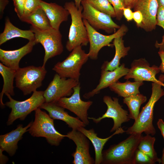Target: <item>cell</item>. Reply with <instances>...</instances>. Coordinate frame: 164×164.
<instances>
[{"instance_id": "6da1fadb", "label": "cell", "mask_w": 164, "mask_h": 164, "mask_svg": "<svg viewBox=\"0 0 164 164\" xmlns=\"http://www.w3.org/2000/svg\"><path fill=\"white\" fill-rule=\"evenodd\" d=\"M143 137L142 134L130 135L127 138L103 151L102 164H135V154Z\"/></svg>"}, {"instance_id": "7a4b0ae2", "label": "cell", "mask_w": 164, "mask_h": 164, "mask_svg": "<svg viewBox=\"0 0 164 164\" xmlns=\"http://www.w3.org/2000/svg\"><path fill=\"white\" fill-rule=\"evenodd\" d=\"M162 85L156 83H152V92L149 101L143 107L133 125L125 131L126 133H134L154 135L156 130L153 124V110L154 105L164 95V91Z\"/></svg>"}, {"instance_id": "3957f363", "label": "cell", "mask_w": 164, "mask_h": 164, "mask_svg": "<svg viewBox=\"0 0 164 164\" xmlns=\"http://www.w3.org/2000/svg\"><path fill=\"white\" fill-rule=\"evenodd\" d=\"M69 12L71 19L68 40L66 47L71 51L76 47L86 46L89 43L88 34L82 16L83 8L81 5L77 7L73 2H66L63 6Z\"/></svg>"}, {"instance_id": "277c9868", "label": "cell", "mask_w": 164, "mask_h": 164, "mask_svg": "<svg viewBox=\"0 0 164 164\" xmlns=\"http://www.w3.org/2000/svg\"><path fill=\"white\" fill-rule=\"evenodd\" d=\"M35 119L28 129L32 136L45 138L51 145L58 146L66 135L61 134L54 127L53 119L38 108L35 111Z\"/></svg>"}, {"instance_id": "5b68a950", "label": "cell", "mask_w": 164, "mask_h": 164, "mask_svg": "<svg viewBox=\"0 0 164 164\" xmlns=\"http://www.w3.org/2000/svg\"><path fill=\"white\" fill-rule=\"evenodd\" d=\"M43 94L44 91L36 90L29 98L22 101L15 100L9 94H5L9 101L7 102L5 105L11 109L7 122V125H12L18 119L24 120L32 111L40 108L45 102Z\"/></svg>"}, {"instance_id": "8992f818", "label": "cell", "mask_w": 164, "mask_h": 164, "mask_svg": "<svg viewBox=\"0 0 164 164\" xmlns=\"http://www.w3.org/2000/svg\"><path fill=\"white\" fill-rule=\"evenodd\" d=\"M31 29L34 34L36 44L40 43L45 50V55L42 66L45 68L48 60L60 55L63 51L62 35L59 30L53 28L45 30L39 29L31 26Z\"/></svg>"}, {"instance_id": "52a82bcc", "label": "cell", "mask_w": 164, "mask_h": 164, "mask_svg": "<svg viewBox=\"0 0 164 164\" xmlns=\"http://www.w3.org/2000/svg\"><path fill=\"white\" fill-rule=\"evenodd\" d=\"M47 72L45 68L42 66L31 65L20 67L15 73L16 87L24 95L29 94L42 86Z\"/></svg>"}, {"instance_id": "ba28073f", "label": "cell", "mask_w": 164, "mask_h": 164, "mask_svg": "<svg viewBox=\"0 0 164 164\" xmlns=\"http://www.w3.org/2000/svg\"><path fill=\"white\" fill-rule=\"evenodd\" d=\"M89 58L88 53L82 49V46H78L73 50L64 60L57 62L52 70L61 77L79 81L80 69Z\"/></svg>"}, {"instance_id": "9c48e42d", "label": "cell", "mask_w": 164, "mask_h": 164, "mask_svg": "<svg viewBox=\"0 0 164 164\" xmlns=\"http://www.w3.org/2000/svg\"><path fill=\"white\" fill-rule=\"evenodd\" d=\"M86 27L90 43V48L88 54L89 58L96 60L100 50L105 46H110V43L115 38L123 36L128 30L127 27L122 24L118 30L109 35L102 34L93 28L85 19H83Z\"/></svg>"}, {"instance_id": "30bf717a", "label": "cell", "mask_w": 164, "mask_h": 164, "mask_svg": "<svg viewBox=\"0 0 164 164\" xmlns=\"http://www.w3.org/2000/svg\"><path fill=\"white\" fill-rule=\"evenodd\" d=\"M81 5L83 19H86L95 30L101 29L110 33L120 28V26L113 21L110 15L95 9L87 0H82Z\"/></svg>"}, {"instance_id": "8fae6325", "label": "cell", "mask_w": 164, "mask_h": 164, "mask_svg": "<svg viewBox=\"0 0 164 164\" xmlns=\"http://www.w3.org/2000/svg\"><path fill=\"white\" fill-rule=\"evenodd\" d=\"M79 83L73 79H67L56 73L44 91L45 102L57 103L61 98L71 96L73 93V87Z\"/></svg>"}, {"instance_id": "7c38bea8", "label": "cell", "mask_w": 164, "mask_h": 164, "mask_svg": "<svg viewBox=\"0 0 164 164\" xmlns=\"http://www.w3.org/2000/svg\"><path fill=\"white\" fill-rule=\"evenodd\" d=\"M160 71L159 67L155 65L151 67L145 59L141 58L134 60L131 65V68L124 79H133L135 81H151L159 84L164 87V83L156 78V75Z\"/></svg>"}, {"instance_id": "4fadbf2b", "label": "cell", "mask_w": 164, "mask_h": 164, "mask_svg": "<svg viewBox=\"0 0 164 164\" xmlns=\"http://www.w3.org/2000/svg\"><path fill=\"white\" fill-rule=\"evenodd\" d=\"M80 89L79 83L73 87V93L70 97H62L57 103L60 106L74 113L87 125L89 124L87 111L93 102L82 100L80 97Z\"/></svg>"}, {"instance_id": "5bb4252c", "label": "cell", "mask_w": 164, "mask_h": 164, "mask_svg": "<svg viewBox=\"0 0 164 164\" xmlns=\"http://www.w3.org/2000/svg\"><path fill=\"white\" fill-rule=\"evenodd\" d=\"M103 101L107 106L106 112L98 118L88 117L89 119L92 120L94 122L97 124L105 118H112L114 125L110 132L115 131L121 127L123 123L129 121L130 119L128 111L122 108L119 103L118 98L113 97L112 99L109 96H105L103 98Z\"/></svg>"}, {"instance_id": "9a60e30c", "label": "cell", "mask_w": 164, "mask_h": 164, "mask_svg": "<svg viewBox=\"0 0 164 164\" xmlns=\"http://www.w3.org/2000/svg\"><path fill=\"white\" fill-rule=\"evenodd\" d=\"M66 137L74 142L76 148L72 154L74 164H93L95 160L89 152V140L82 132L78 130L72 129L66 135Z\"/></svg>"}, {"instance_id": "2e32d148", "label": "cell", "mask_w": 164, "mask_h": 164, "mask_svg": "<svg viewBox=\"0 0 164 164\" xmlns=\"http://www.w3.org/2000/svg\"><path fill=\"white\" fill-rule=\"evenodd\" d=\"M159 6L157 0H138L133 8L142 14L143 20L140 27L146 32L155 29L157 25L156 17Z\"/></svg>"}, {"instance_id": "e0dca14e", "label": "cell", "mask_w": 164, "mask_h": 164, "mask_svg": "<svg viewBox=\"0 0 164 164\" xmlns=\"http://www.w3.org/2000/svg\"><path fill=\"white\" fill-rule=\"evenodd\" d=\"M129 71V68L125 67L124 63L112 71L101 69L99 83L95 89L84 94L83 97L88 99L99 93L101 90L118 81L120 78L125 76Z\"/></svg>"}, {"instance_id": "ac0fdd59", "label": "cell", "mask_w": 164, "mask_h": 164, "mask_svg": "<svg viewBox=\"0 0 164 164\" xmlns=\"http://www.w3.org/2000/svg\"><path fill=\"white\" fill-rule=\"evenodd\" d=\"M46 110L50 117L53 119L60 120L65 122L73 130H78L81 127L86 125L78 117L70 115L65 111V108L59 105L57 103H44L40 107Z\"/></svg>"}, {"instance_id": "d6986e66", "label": "cell", "mask_w": 164, "mask_h": 164, "mask_svg": "<svg viewBox=\"0 0 164 164\" xmlns=\"http://www.w3.org/2000/svg\"><path fill=\"white\" fill-rule=\"evenodd\" d=\"M36 44L34 40L29 41L25 46L13 50H6L0 49V60L5 66L16 70L19 69L21 59L31 53Z\"/></svg>"}, {"instance_id": "ffe728a7", "label": "cell", "mask_w": 164, "mask_h": 164, "mask_svg": "<svg viewBox=\"0 0 164 164\" xmlns=\"http://www.w3.org/2000/svg\"><path fill=\"white\" fill-rule=\"evenodd\" d=\"M32 122L26 126L23 127L22 125H19L14 130L0 136V147L3 151L6 152L11 156H13L18 149V143L21 140L23 135L28 131V129Z\"/></svg>"}, {"instance_id": "44dd1931", "label": "cell", "mask_w": 164, "mask_h": 164, "mask_svg": "<svg viewBox=\"0 0 164 164\" xmlns=\"http://www.w3.org/2000/svg\"><path fill=\"white\" fill-rule=\"evenodd\" d=\"M41 7L46 13L51 27L59 30L61 24L67 21L70 13L64 7L55 3L39 0Z\"/></svg>"}, {"instance_id": "7402d4cb", "label": "cell", "mask_w": 164, "mask_h": 164, "mask_svg": "<svg viewBox=\"0 0 164 164\" xmlns=\"http://www.w3.org/2000/svg\"><path fill=\"white\" fill-rule=\"evenodd\" d=\"M78 130L84 134L91 142L94 149L95 152V164H101L102 161L103 149L104 146L108 140L114 135L122 134L125 131L123 127H120L116 130L114 133L108 137L104 138H101L97 136L94 129L89 130L85 129L84 127L79 128Z\"/></svg>"}, {"instance_id": "603a6c76", "label": "cell", "mask_w": 164, "mask_h": 164, "mask_svg": "<svg viewBox=\"0 0 164 164\" xmlns=\"http://www.w3.org/2000/svg\"><path fill=\"white\" fill-rule=\"evenodd\" d=\"M20 37L29 41L35 39L34 34L31 30H23L13 25L9 19L6 18L3 31L0 34V45L13 38Z\"/></svg>"}, {"instance_id": "cb8c5ba5", "label": "cell", "mask_w": 164, "mask_h": 164, "mask_svg": "<svg viewBox=\"0 0 164 164\" xmlns=\"http://www.w3.org/2000/svg\"><path fill=\"white\" fill-rule=\"evenodd\" d=\"M122 38L123 36L118 37L113 40V45L115 48L114 56L110 61L104 62L101 67V69L108 71L114 70L120 66L121 59L128 55L130 47L125 46Z\"/></svg>"}, {"instance_id": "d4e9b609", "label": "cell", "mask_w": 164, "mask_h": 164, "mask_svg": "<svg viewBox=\"0 0 164 164\" xmlns=\"http://www.w3.org/2000/svg\"><path fill=\"white\" fill-rule=\"evenodd\" d=\"M16 70L9 67L0 63V73L3 80V85L0 94V105L4 107L5 104L3 102L2 98L4 94H9L11 96L15 95L13 82Z\"/></svg>"}, {"instance_id": "484cf974", "label": "cell", "mask_w": 164, "mask_h": 164, "mask_svg": "<svg viewBox=\"0 0 164 164\" xmlns=\"http://www.w3.org/2000/svg\"><path fill=\"white\" fill-rule=\"evenodd\" d=\"M20 20L40 30H47L52 28L46 13L41 6L28 15L22 17Z\"/></svg>"}, {"instance_id": "4316f807", "label": "cell", "mask_w": 164, "mask_h": 164, "mask_svg": "<svg viewBox=\"0 0 164 164\" xmlns=\"http://www.w3.org/2000/svg\"><path fill=\"white\" fill-rule=\"evenodd\" d=\"M143 84V81H142L132 82L128 81L124 83L118 81L109 87L118 96L125 98L140 93L139 88Z\"/></svg>"}, {"instance_id": "83f0119b", "label": "cell", "mask_w": 164, "mask_h": 164, "mask_svg": "<svg viewBox=\"0 0 164 164\" xmlns=\"http://www.w3.org/2000/svg\"><path fill=\"white\" fill-rule=\"evenodd\" d=\"M147 99L145 96L140 93L124 98L123 103L125 104L128 108L130 119L135 120L137 119L140 113V107L146 101Z\"/></svg>"}, {"instance_id": "f1b7e54d", "label": "cell", "mask_w": 164, "mask_h": 164, "mask_svg": "<svg viewBox=\"0 0 164 164\" xmlns=\"http://www.w3.org/2000/svg\"><path fill=\"white\" fill-rule=\"evenodd\" d=\"M155 141V137L149 135L142 137L138 145V149L145 153L152 159L155 163H161V159L159 158L154 147Z\"/></svg>"}, {"instance_id": "f546056e", "label": "cell", "mask_w": 164, "mask_h": 164, "mask_svg": "<svg viewBox=\"0 0 164 164\" xmlns=\"http://www.w3.org/2000/svg\"><path fill=\"white\" fill-rule=\"evenodd\" d=\"M87 0L97 10L109 15L112 18L115 17V14L113 7L108 0Z\"/></svg>"}, {"instance_id": "4dcf8cb0", "label": "cell", "mask_w": 164, "mask_h": 164, "mask_svg": "<svg viewBox=\"0 0 164 164\" xmlns=\"http://www.w3.org/2000/svg\"><path fill=\"white\" fill-rule=\"evenodd\" d=\"M108 0L113 6L116 19L121 20L123 15V9L125 7L124 0Z\"/></svg>"}, {"instance_id": "1f68e13d", "label": "cell", "mask_w": 164, "mask_h": 164, "mask_svg": "<svg viewBox=\"0 0 164 164\" xmlns=\"http://www.w3.org/2000/svg\"><path fill=\"white\" fill-rule=\"evenodd\" d=\"M40 6L39 0H25L22 17L28 15Z\"/></svg>"}, {"instance_id": "d6a6232c", "label": "cell", "mask_w": 164, "mask_h": 164, "mask_svg": "<svg viewBox=\"0 0 164 164\" xmlns=\"http://www.w3.org/2000/svg\"><path fill=\"white\" fill-rule=\"evenodd\" d=\"M135 159L136 164L155 163L149 156L138 149L136 152Z\"/></svg>"}, {"instance_id": "836d02e7", "label": "cell", "mask_w": 164, "mask_h": 164, "mask_svg": "<svg viewBox=\"0 0 164 164\" xmlns=\"http://www.w3.org/2000/svg\"><path fill=\"white\" fill-rule=\"evenodd\" d=\"M14 10L20 19L22 16L25 0H12Z\"/></svg>"}, {"instance_id": "e575fe53", "label": "cell", "mask_w": 164, "mask_h": 164, "mask_svg": "<svg viewBox=\"0 0 164 164\" xmlns=\"http://www.w3.org/2000/svg\"><path fill=\"white\" fill-rule=\"evenodd\" d=\"M156 20L157 25L162 27L164 30V8L159 7Z\"/></svg>"}, {"instance_id": "d590c367", "label": "cell", "mask_w": 164, "mask_h": 164, "mask_svg": "<svg viewBox=\"0 0 164 164\" xmlns=\"http://www.w3.org/2000/svg\"><path fill=\"white\" fill-rule=\"evenodd\" d=\"M133 19L136 23L137 26L139 27L143 20L142 13L139 11H135L133 13Z\"/></svg>"}, {"instance_id": "8d00e7d4", "label": "cell", "mask_w": 164, "mask_h": 164, "mask_svg": "<svg viewBox=\"0 0 164 164\" xmlns=\"http://www.w3.org/2000/svg\"><path fill=\"white\" fill-rule=\"evenodd\" d=\"M133 13L130 8L125 7L123 9V15L128 21H131L133 19Z\"/></svg>"}, {"instance_id": "74e56055", "label": "cell", "mask_w": 164, "mask_h": 164, "mask_svg": "<svg viewBox=\"0 0 164 164\" xmlns=\"http://www.w3.org/2000/svg\"><path fill=\"white\" fill-rule=\"evenodd\" d=\"M158 53L161 60V63L159 67L160 71L164 73V50H159Z\"/></svg>"}, {"instance_id": "f35d334b", "label": "cell", "mask_w": 164, "mask_h": 164, "mask_svg": "<svg viewBox=\"0 0 164 164\" xmlns=\"http://www.w3.org/2000/svg\"><path fill=\"white\" fill-rule=\"evenodd\" d=\"M8 0H0V16L2 19L4 13V11L6 6L8 4Z\"/></svg>"}, {"instance_id": "ab89813d", "label": "cell", "mask_w": 164, "mask_h": 164, "mask_svg": "<svg viewBox=\"0 0 164 164\" xmlns=\"http://www.w3.org/2000/svg\"><path fill=\"white\" fill-rule=\"evenodd\" d=\"M157 124L164 139V122L162 119H159L157 122Z\"/></svg>"}, {"instance_id": "60d3db41", "label": "cell", "mask_w": 164, "mask_h": 164, "mask_svg": "<svg viewBox=\"0 0 164 164\" xmlns=\"http://www.w3.org/2000/svg\"><path fill=\"white\" fill-rule=\"evenodd\" d=\"M138 0H124L125 7L133 8L135 5Z\"/></svg>"}, {"instance_id": "b9f144b4", "label": "cell", "mask_w": 164, "mask_h": 164, "mask_svg": "<svg viewBox=\"0 0 164 164\" xmlns=\"http://www.w3.org/2000/svg\"><path fill=\"white\" fill-rule=\"evenodd\" d=\"M3 151L0 148V164H4L7 163L9 160L8 157L4 155L2 152Z\"/></svg>"}, {"instance_id": "7bdbcfd3", "label": "cell", "mask_w": 164, "mask_h": 164, "mask_svg": "<svg viewBox=\"0 0 164 164\" xmlns=\"http://www.w3.org/2000/svg\"><path fill=\"white\" fill-rule=\"evenodd\" d=\"M162 40L160 43L156 41L155 43V46L157 48H159V50H164V35L162 36Z\"/></svg>"}, {"instance_id": "ee69618b", "label": "cell", "mask_w": 164, "mask_h": 164, "mask_svg": "<svg viewBox=\"0 0 164 164\" xmlns=\"http://www.w3.org/2000/svg\"><path fill=\"white\" fill-rule=\"evenodd\" d=\"M74 3L77 7L79 8L81 5V2L82 0H74Z\"/></svg>"}, {"instance_id": "f6af8a7d", "label": "cell", "mask_w": 164, "mask_h": 164, "mask_svg": "<svg viewBox=\"0 0 164 164\" xmlns=\"http://www.w3.org/2000/svg\"><path fill=\"white\" fill-rule=\"evenodd\" d=\"M159 6L164 8V0H157Z\"/></svg>"}, {"instance_id": "bcb514c9", "label": "cell", "mask_w": 164, "mask_h": 164, "mask_svg": "<svg viewBox=\"0 0 164 164\" xmlns=\"http://www.w3.org/2000/svg\"><path fill=\"white\" fill-rule=\"evenodd\" d=\"M161 160V163L164 164V148L163 149L162 156Z\"/></svg>"}]
</instances>
